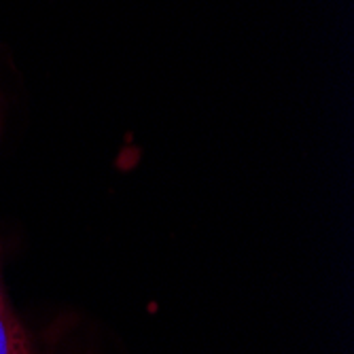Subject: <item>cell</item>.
Masks as SVG:
<instances>
[{
    "label": "cell",
    "mask_w": 354,
    "mask_h": 354,
    "mask_svg": "<svg viewBox=\"0 0 354 354\" xmlns=\"http://www.w3.org/2000/svg\"><path fill=\"white\" fill-rule=\"evenodd\" d=\"M5 106H7V100H5L3 87H0V134H3V123H5ZM5 308H11V306H9V299H7V293H5L3 272H0V310H5Z\"/></svg>",
    "instance_id": "obj_2"
},
{
    "label": "cell",
    "mask_w": 354,
    "mask_h": 354,
    "mask_svg": "<svg viewBox=\"0 0 354 354\" xmlns=\"http://www.w3.org/2000/svg\"><path fill=\"white\" fill-rule=\"evenodd\" d=\"M0 354H39L11 308L0 310Z\"/></svg>",
    "instance_id": "obj_1"
}]
</instances>
